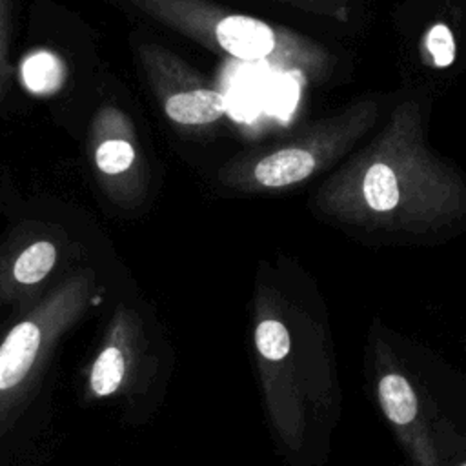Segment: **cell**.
<instances>
[{"label": "cell", "instance_id": "cell-1", "mask_svg": "<svg viewBox=\"0 0 466 466\" xmlns=\"http://www.w3.org/2000/svg\"><path fill=\"white\" fill-rule=\"evenodd\" d=\"M147 18L240 62L319 78L329 55L317 42L260 18L228 11L209 0H126Z\"/></svg>", "mask_w": 466, "mask_h": 466}, {"label": "cell", "instance_id": "cell-2", "mask_svg": "<svg viewBox=\"0 0 466 466\" xmlns=\"http://www.w3.org/2000/svg\"><path fill=\"white\" fill-rule=\"evenodd\" d=\"M91 271H76L53 288L0 342V435L22 413L60 337L95 299Z\"/></svg>", "mask_w": 466, "mask_h": 466}, {"label": "cell", "instance_id": "cell-3", "mask_svg": "<svg viewBox=\"0 0 466 466\" xmlns=\"http://www.w3.org/2000/svg\"><path fill=\"white\" fill-rule=\"evenodd\" d=\"M380 104L360 98L342 111L315 122L297 138L242 155L218 171V180L237 191H268L295 186L311 177L320 164L364 135L379 118Z\"/></svg>", "mask_w": 466, "mask_h": 466}, {"label": "cell", "instance_id": "cell-4", "mask_svg": "<svg viewBox=\"0 0 466 466\" xmlns=\"http://www.w3.org/2000/svg\"><path fill=\"white\" fill-rule=\"evenodd\" d=\"M137 60L164 116L180 129H204L228 113L226 95L158 42L135 44Z\"/></svg>", "mask_w": 466, "mask_h": 466}, {"label": "cell", "instance_id": "cell-5", "mask_svg": "<svg viewBox=\"0 0 466 466\" xmlns=\"http://www.w3.org/2000/svg\"><path fill=\"white\" fill-rule=\"evenodd\" d=\"M87 149L100 189L120 208H137L146 195V166L135 124L118 106L102 104L89 122Z\"/></svg>", "mask_w": 466, "mask_h": 466}, {"label": "cell", "instance_id": "cell-6", "mask_svg": "<svg viewBox=\"0 0 466 466\" xmlns=\"http://www.w3.org/2000/svg\"><path fill=\"white\" fill-rule=\"evenodd\" d=\"M146 350L142 322L135 309L118 304L104 342L89 368L87 391L93 399H106L126 390L138 371Z\"/></svg>", "mask_w": 466, "mask_h": 466}, {"label": "cell", "instance_id": "cell-7", "mask_svg": "<svg viewBox=\"0 0 466 466\" xmlns=\"http://www.w3.org/2000/svg\"><path fill=\"white\" fill-rule=\"evenodd\" d=\"M56 258L58 248L49 238H35L20 246L0 264V299H11L42 284Z\"/></svg>", "mask_w": 466, "mask_h": 466}, {"label": "cell", "instance_id": "cell-8", "mask_svg": "<svg viewBox=\"0 0 466 466\" xmlns=\"http://www.w3.org/2000/svg\"><path fill=\"white\" fill-rule=\"evenodd\" d=\"M67 78L64 60L51 51H33L20 64V80L33 95H53Z\"/></svg>", "mask_w": 466, "mask_h": 466}, {"label": "cell", "instance_id": "cell-9", "mask_svg": "<svg viewBox=\"0 0 466 466\" xmlns=\"http://www.w3.org/2000/svg\"><path fill=\"white\" fill-rule=\"evenodd\" d=\"M379 395L388 419L395 424H408L417 413V399L402 375L390 373L379 382Z\"/></svg>", "mask_w": 466, "mask_h": 466}, {"label": "cell", "instance_id": "cell-10", "mask_svg": "<svg viewBox=\"0 0 466 466\" xmlns=\"http://www.w3.org/2000/svg\"><path fill=\"white\" fill-rule=\"evenodd\" d=\"M422 62L435 69L450 67L455 62V36L448 24H431L420 38Z\"/></svg>", "mask_w": 466, "mask_h": 466}, {"label": "cell", "instance_id": "cell-11", "mask_svg": "<svg viewBox=\"0 0 466 466\" xmlns=\"http://www.w3.org/2000/svg\"><path fill=\"white\" fill-rule=\"evenodd\" d=\"M11 47V0H0V102L7 96L13 80Z\"/></svg>", "mask_w": 466, "mask_h": 466}]
</instances>
